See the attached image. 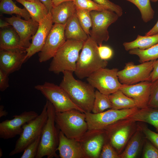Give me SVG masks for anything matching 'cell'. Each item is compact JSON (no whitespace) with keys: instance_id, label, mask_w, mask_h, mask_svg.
Wrapping results in <instances>:
<instances>
[{"instance_id":"obj_1","label":"cell","mask_w":158,"mask_h":158,"mask_svg":"<svg viewBox=\"0 0 158 158\" xmlns=\"http://www.w3.org/2000/svg\"><path fill=\"white\" fill-rule=\"evenodd\" d=\"M59 86L72 101L85 112H92L95 98V88L88 83L76 79L73 73L66 71Z\"/></svg>"},{"instance_id":"obj_2","label":"cell","mask_w":158,"mask_h":158,"mask_svg":"<svg viewBox=\"0 0 158 158\" xmlns=\"http://www.w3.org/2000/svg\"><path fill=\"white\" fill-rule=\"evenodd\" d=\"M98 47L97 44L89 36L84 42L74 72L78 78H87L95 72L105 68L107 65V61L100 57Z\"/></svg>"},{"instance_id":"obj_3","label":"cell","mask_w":158,"mask_h":158,"mask_svg":"<svg viewBox=\"0 0 158 158\" xmlns=\"http://www.w3.org/2000/svg\"><path fill=\"white\" fill-rule=\"evenodd\" d=\"M48 118L43 128L40 144L35 158H58L56 153L59 143L60 130L55 124L56 111L53 104L46 101Z\"/></svg>"},{"instance_id":"obj_4","label":"cell","mask_w":158,"mask_h":158,"mask_svg":"<svg viewBox=\"0 0 158 158\" xmlns=\"http://www.w3.org/2000/svg\"><path fill=\"white\" fill-rule=\"evenodd\" d=\"M84 42L67 40L53 58L48 70L56 74L66 71L74 72Z\"/></svg>"},{"instance_id":"obj_5","label":"cell","mask_w":158,"mask_h":158,"mask_svg":"<svg viewBox=\"0 0 158 158\" xmlns=\"http://www.w3.org/2000/svg\"><path fill=\"white\" fill-rule=\"evenodd\" d=\"M55 120L57 127L69 138L78 140L88 130L85 113L78 110L56 112Z\"/></svg>"},{"instance_id":"obj_6","label":"cell","mask_w":158,"mask_h":158,"mask_svg":"<svg viewBox=\"0 0 158 158\" xmlns=\"http://www.w3.org/2000/svg\"><path fill=\"white\" fill-rule=\"evenodd\" d=\"M35 88L52 103L56 112L75 109L85 113L72 101L67 92L59 85L45 82L43 84L35 86Z\"/></svg>"},{"instance_id":"obj_7","label":"cell","mask_w":158,"mask_h":158,"mask_svg":"<svg viewBox=\"0 0 158 158\" xmlns=\"http://www.w3.org/2000/svg\"><path fill=\"white\" fill-rule=\"evenodd\" d=\"M47 104L46 103L41 114L34 119L24 124L23 131L16 142L14 149L9 155L12 156L23 152L26 147L38 136L47 120Z\"/></svg>"},{"instance_id":"obj_8","label":"cell","mask_w":158,"mask_h":158,"mask_svg":"<svg viewBox=\"0 0 158 158\" xmlns=\"http://www.w3.org/2000/svg\"><path fill=\"white\" fill-rule=\"evenodd\" d=\"M139 109L137 107L121 109H110L94 114L85 113L88 130L104 129L108 126L128 118Z\"/></svg>"},{"instance_id":"obj_9","label":"cell","mask_w":158,"mask_h":158,"mask_svg":"<svg viewBox=\"0 0 158 158\" xmlns=\"http://www.w3.org/2000/svg\"><path fill=\"white\" fill-rule=\"evenodd\" d=\"M92 21V28L90 31L91 38L99 46L109 38V27L118 20L119 16L114 12L106 9L90 12Z\"/></svg>"},{"instance_id":"obj_10","label":"cell","mask_w":158,"mask_h":158,"mask_svg":"<svg viewBox=\"0 0 158 158\" xmlns=\"http://www.w3.org/2000/svg\"><path fill=\"white\" fill-rule=\"evenodd\" d=\"M116 68H100L87 78L88 83L100 92L109 95L120 89L123 85L119 82Z\"/></svg>"},{"instance_id":"obj_11","label":"cell","mask_w":158,"mask_h":158,"mask_svg":"<svg viewBox=\"0 0 158 158\" xmlns=\"http://www.w3.org/2000/svg\"><path fill=\"white\" fill-rule=\"evenodd\" d=\"M155 60L138 65H135L132 62L126 63L123 69L117 72L119 82L123 85H128L140 82L150 81V75Z\"/></svg>"},{"instance_id":"obj_12","label":"cell","mask_w":158,"mask_h":158,"mask_svg":"<svg viewBox=\"0 0 158 158\" xmlns=\"http://www.w3.org/2000/svg\"><path fill=\"white\" fill-rule=\"evenodd\" d=\"M65 25L60 24L53 25L42 49L38 54L40 62L46 61L53 58L66 42Z\"/></svg>"},{"instance_id":"obj_13","label":"cell","mask_w":158,"mask_h":158,"mask_svg":"<svg viewBox=\"0 0 158 158\" xmlns=\"http://www.w3.org/2000/svg\"><path fill=\"white\" fill-rule=\"evenodd\" d=\"M38 115L34 111H25L19 115L13 116L12 119L2 121L0 123V138L6 140L20 135L23 131V126Z\"/></svg>"},{"instance_id":"obj_14","label":"cell","mask_w":158,"mask_h":158,"mask_svg":"<svg viewBox=\"0 0 158 158\" xmlns=\"http://www.w3.org/2000/svg\"><path fill=\"white\" fill-rule=\"evenodd\" d=\"M135 122L127 118L116 122L104 129L107 138L115 149L120 151L126 145Z\"/></svg>"},{"instance_id":"obj_15","label":"cell","mask_w":158,"mask_h":158,"mask_svg":"<svg viewBox=\"0 0 158 158\" xmlns=\"http://www.w3.org/2000/svg\"><path fill=\"white\" fill-rule=\"evenodd\" d=\"M107 138L104 129L88 130L78 140L88 158H98Z\"/></svg>"},{"instance_id":"obj_16","label":"cell","mask_w":158,"mask_h":158,"mask_svg":"<svg viewBox=\"0 0 158 158\" xmlns=\"http://www.w3.org/2000/svg\"><path fill=\"white\" fill-rule=\"evenodd\" d=\"M20 16H14L6 18L5 20L8 22L18 34L21 45L25 49L31 44L30 41L35 34L39 26V23L31 18L28 20H23Z\"/></svg>"},{"instance_id":"obj_17","label":"cell","mask_w":158,"mask_h":158,"mask_svg":"<svg viewBox=\"0 0 158 158\" xmlns=\"http://www.w3.org/2000/svg\"><path fill=\"white\" fill-rule=\"evenodd\" d=\"M151 85V82L145 81L133 85H123L119 90L133 99L137 107L144 109L148 107Z\"/></svg>"},{"instance_id":"obj_18","label":"cell","mask_w":158,"mask_h":158,"mask_svg":"<svg viewBox=\"0 0 158 158\" xmlns=\"http://www.w3.org/2000/svg\"><path fill=\"white\" fill-rule=\"evenodd\" d=\"M51 12L39 23V26L35 34L32 37L30 47L26 49V60L42 49L46 40L53 26Z\"/></svg>"},{"instance_id":"obj_19","label":"cell","mask_w":158,"mask_h":158,"mask_svg":"<svg viewBox=\"0 0 158 158\" xmlns=\"http://www.w3.org/2000/svg\"><path fill=\"white\" fill-rule=\"evenodd\" d=\"M57 150L61 158H88L78 140L67 137L60 130Z\"/></svg>"},{"instance_id":"obj_20","label":"cell","mask_w":158,"mask_h":158,"mask_svg":"<svg viewBox=\"0 0 158 158\" xmlns=\"http://www.w3.org/2000/svg\"><path fill=\"white\" fill-rule=\"evenodd\" d=\"M26 52L0 50V68L9 75L19 70L26 61Z\"/></svg>"},{"instance_id":"obj_21","label":"cell","mask_w":158,"mask_h":158,"mask_svg":"<svg viewBox=\"0 0 158 158\" xmlns=\"http://www.w3.org/2000/svg\"><path fill=\"white\" fill-rule=\"evenodd\" d=\"M26 50L22 46L20 38L12 27L1 28L0 32V50Z\"/></svg>"},{"instance_id":"obj_22","label":"cell","mask_w":158,"mask_h":158,"mask_svg":"<svg viewBox=\"0 0 158 158\" xmlns=\"http://www.w3.org/2000/svg\"><path fill=\"white\" fill-rule=\"evenodd\" d=\"M76 9L72 1L63 2L53 7L51 11L53 23L65 25L68 20L76 13Z\"/></svg>"},{"instance_id":"obj_23","label":"cell","mask_w":158,"mask_h":158,"mask_svg":"<svg viewBox=\"0 0 158 158\" xmlns=\"http://www.w3.org/2000/svg\"><path fill=\"white\" fill-rule=\"evenodd\" d=\"M65 36L66 40H71L83 42L88 37L81 27L76 13L70 17L66 23Z\"/></svg>"},{"instance_id":"obj_24","label":"cell","mask_w":158,"mask_h":158,"mask_svg":"<svg viewBox=\"0 0 158 158\" xmlns=\"http://www.w3.org/2000/svg\"><path fill=\"white\" fill-rule=\"evenodd\" d=\"M127 118L134 122L149 123L153 126L158 133V109L150 107L138 109Z\"/></svg>"},{"instance_id":"obj_25","label":"cell","mask_w":158,"mask_h":158,"mask_svg":"<svg viewBox=\"0 0 158 158\" xmlns=\"http://www.w3.org/2000/svg\"><path fill=\"white\" fill-rule=\"evenodd\" d=\"M27 9L31 18L38 23L48 13L49 11L44 5L39 0L34 2L26 0H16Z\"/></svg>"},{"instance_id":"obj_26","label":"cell","mask_w":158,"mask_h":158,"mask_svg":"<svg viewBox=\"0 0 158 158\" xmlns=\"http://www.w3.org/2000/svg\"><path fill=\"white\" fill-rule=\"evenodd\" d=\"M158 43V33L151 35L142 36L138 35L134 40L129 42H125L123 45L126 51L134 48L140 50L147 49Z\"/></svg>"},{"instance_id":"obj_27","label":"cell","mask_w":158,"mask_h":158,"mask_svg":"<svg viewBox=\"0 0 158 158\" xmlns=\"http://www.w3.org/2000/svg\"><path fill=\"white\" fill-rule=\"evenodd\" d=\"M129 141L126 149L119 154L120 158H134L140 150L142 140L141 130L139 127Z\"/></svg>"},{"instance_id":"obj_28","label":"cell","mask_w":158,"mask_h":158,"mask_svg":"<svg viewBox=\"0 0 158 158\" xmlns=\"http://www.w3.org/2000/svg\"><path fill=\"white\" fill-rule=\"evenodd\" d=\"M108 96L112 104V109H121L136 107L133 99L120 90L109 95Z\"/></svg>"},{"instance_id":"obj_29","label":"cell","mask_w":158,"mask_h":158,"mask_svg":"<svg viewBox=\"0 0 158 158\" xmlns=\"http://www.w3.org/2000/svg\"><path fill=\"white\" fill-rule=\"evenodd\" d=\"M0 11L2 14H16L25 20L31 18L30 14L25 7L23 8L19 7L12 0H1Z\"/></svg>"},{"instance_id":"obj_30","label":"cell","mask_w":158,"mask_h":158,"mask_svg":"<svg viewBox=\"0 0 158 158\" xmlns=\"http://www.w3.org/2000/svg\"><path fill=\"white\" fill-rule=\"evenodd\" d=\"M129 54L135 55L139 58V62L141 63L158 59V43L145 50L134 48L129 51Z\"/></svg>"},{"instance_id":"obj_31","label":"cell","mask_w":158,"mask_h":158,"mask_svg":"<svg viewBox=\"0 0 158 158\" xmlns=\"http://www.w3.org/2000/svg\"><path fill=\"white\" fill-rule=\"evenodd\" d=\"M112 105L108 95L103 94L98 90L95 91V98L91 112L97 114L106 109H111Z\"/></svg>"},{"instance_id":"obj_32","label":"cell","mask_w":158,"mask_h":158,"mask_svg":"<svg viewBox=\"0 0 158 158\" xmlns=\"http://www.w3.org/2000/svg\"><path fill=\"white\" fill-rule=\"evenodd\" d=\"M134 4L139 9L142 20L147 23L152 19L154 12L150 4V0H125Z\"/></svg>"},{"instance_id":"obj_33","label":"cell","mask_w":158,"mask_h":158,"mask_svg":"<svg viewBox=\"0 0 158 158\" xmlns=\"http://www.w3.org/2000/svg\"><path fill=\"white\" fill-rule=\"evenodd\" d=\"M76 14L79 23L85 33L89 36L90 28L92 26V21L90 11L76 8Z\"/></svg>"},{"instance_id":"obj_34","label":"cell","mask_w":158,"mask_h":158,"mask_svg":"<svg viewBox=\"0 0 158 158\" xmlns=\"http://www.w3.org/2000/svg\"><path fill=\"white\" fill-rule=\"evenodd\" d=\"M73 1L76 8L90 12L109 10L107 7L99 5L91 0H74Z\"/></svg>"},{"instance_id":"obj_35","label":"cell","mask_w":158,"mask_h":158,"mask_svg":"<svg viewBox=\"0 0 158 158\" xmlns=\"http://www.w3.org/2000/svg\"><path fill=\"white\" fill-rule=\"evenodd\" d=\"M41 135L30 144L25 149L20 158H36L41 140Z\"/></svg>"},{"instance_id":"obj_36","label":"cell","mask_w":158,"mask_h":158,"mask_svg":"<svg viewBox=\"0 0 158 158\" xmlns=\"http://www.w3.org/2000/svg\"><path fill=\"white\" fill-rule=\"evenodd\" d=\"M100 158H120L118 154L107 138L102 147Z\"/></svg>"},{"instance_id":"obj_37","label":"cell","mask_w":158,"mask_h":158,"mask_svg":"<svg viewBox=\"0 0 158 158\" xmlns=\"http://www.w3.org/2000/svg\"><path fill=\"white\" fill-rule=\"evenodd\" d=\"M148 107L158 109V79L152 82Z\"/></svg>"},{"instance_id":"obj_38","label":"cell","mask_w":158,"mask_h":158,"mask_svg":"<svg viewBox=\"0 0 158 158\" xmlns=\"http://www.w3.org/2000/svg\"><path fill=\"white\" fill-rule=\"evenodd\" d=\"M142 157L144 158H158V149L149 140L145 142Z\"/></svg>"},{"instance_id":"obj_39","label":"cell","mask_w":158,"mask_h":158,"mask_svg":"<svg viewBox=\"0 0 158 158\" xmlns=\"http://www.w3.org/2000/svg\"><path fill=\"white\" fill-rule=\"evenodd\" d=\"M94 1L100 5L107 7L108 9L115 12L120 17L123 14V10L121 6L109 0H94Z\"/></svg>"},{"instance_id":"obj_40","label":"cell","mask_w":158,"mask_h":158,"mask_svg":"<svg viewBox=\"0 0 158 158\" xmlns=\"http://www.w3.org/2000/svg\"><path fill=\"white\" fill-rule=\"evenodd\" d=\"M140 127L145 137L158 149V133L152 131L146 126Z\"/></svg>"},{"instance_id":"obj_41","label":"cell","mask_w":158,"mask_h":158,"mask_svg":"<svg viewBox=\"0 0 158 158\" xmlns=\"http://www.w3.org/2000/svg\"><path fill=\"white\" fill-rule=\"evenodd\" d=\"M98 50L100 57L103 60L107 61L112 56L113 50L109 46L102 45L98 46Z\"/></svg>"},{"instance_id":"obj_42","label":"cell","mask_w":158,"mask_h":158,"mask_svg":"<svg viewBox=\"0 0 158 158\" xmlns=\"http://www.w3.org/2000/svg\"><path fill=\"white\" fill-rule=\"evenodd\" d=\"M8 74L0 68V90L3 92L9 86Z\"/></svg>"},{"instance_id":"obj_43","label":"cell","mask_w":158,"mask_h":158,"mask_svg":"<svg viewBox=\"0 0 158 158\" xmlns=\"http://www.w3.org/2000/svg\"><path fill=\"white\" fill-rule=\"evenodd\" d=\"M158 79V59L155 60L154 63L152 70L150 74V80L154 82Z\"/></svg>"},{"instance_id":"obj_44","label":"cell","mask_w":158,"mask_h":158,"mask_svg":"<svg viewBox=\"0 0 158 158\" xmlns=\"http://www.w3.org/2000/svg\"><path fill=\"white\" fill-rule=\"evenodd\" d=\"M157 33H158V20L153 27L145 33V35H151Z\"/></svg>"},{"instance_id":"obj_45","label":"cell","mask_w":158,"mask_h":158,"mask_svg":"<svg viewBox=\"0 0 158 158\" xmlns=\"http://www.w3.org/2000/svg\"><path fill=\"white\" fill-rule=\"evenodd\" d=\"M43 3L47 8L48 11L51 12L53 7L52 0H39Z\"/></svg>"},{"instance_id":"obj_46","label":"cell","mask_w":158,"mask_h":158,"mask_svg":"<svg viewBox=\"0 0 158 158\" xmlns=\"http://www.w3.org/2000/svg\"><path fill=\"white\" fill-rule=\"evenodd\" d=\"M74 0H52V4L53 7L56 6L61 3L63 2L72 1H73Z\"/></svg>"},{"instance_id":"obj_47","label":"cell","mask_w":158,"mask_h":158,"mask_svg":"<svg viewBox=\"0 0 158 158\" xmlns=\"http://www.w3.org/2000/svg\"><path fill=\"white\" fill-rule=\"evenodd\" d=\"M4 106L3 105L0 106V118L4 116H6L8 114V112L4 110Z\"/></svg>"},{"instance_id":"obj_48","label":"cell","mask_w":158,"mask_h":158,"mask_svg":"<svg viewBox=\"0 0 158 158\" xmlns=\"http://www.w3.org/2000/svg\"><path fill=\"white\" fill-rule=\"evenodd\" d=\"M10 25V24L6 20L1 19L0 20V27L1 28L8 27Z\"/></svg>"},{"instance_id":"obj_49","label":"cell","mask_w":158,"mask_h":158,"mask_svg":"<svg viewBox=\"0 0 158 158\" xmlns=\"http://www.w3.org/2000/svg\"><path fill=\"white\" fill-rule=\"evenodd\" d=\"M3 155V152L1 148H0V158Z\"/></svg>"},{"instance_id":"obj_50","label":"cell","mask_w":158,"mask_h":158,"mask_svg":"<svg viewBox=\"0 0 158 158\" xmlns=\"http://www.w3.org/2000/svg\"><path fill=\"white\" fill-rule=\"evenodd\" d=\"M26 0L34 2V1H35L36 0Z\"/></svg>"},{"instance_id":"obj_51","label":"cell","mask_w":158,"mask_h":158,"mask_svg":"<svg viewBox=\"0 0 158 158\" xmlns=\"http://www.w3.org/2000/svg\"><path fill=\"white\" fill-rule=\"evenodd\" d=\"M150 0L153 2H156L158 1V0Z\"/></svg>"}]
</instances>
